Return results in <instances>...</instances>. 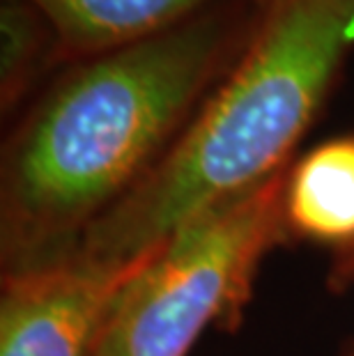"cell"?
Segmentation results:
<instances>
[{"instance_id": "cell-2", "label": "cell", "mask_w": 354, "mask_h": 356, "mask_svg": "<svg viewBox=\"0 0 354 356\" xmlns=\"http://www.w3.org/2000/svg\"><path fill=\"white\" fill-rule=\"evenodd\" d=\"M354 51V0H260L242 56L172 147L72 248L136 267L214 204L290 168Z\"/></svg>"}, {"instance_id": "cell-9", "label": "cell", "mask_w": 354, "mask_h": 356, "mask_svg": "<svg viewBox=\"0 0 354 356\" xmlns=\"http://www.w3.org/2000/svg\"><path fill=\"white\" fill-rule=\"evenodd\" d=\"M352 356H354V354H352Z\"/></svg>"}, {"instance_id": "cell-8", "label": "cell", "mask_w": 354, "mask_h": 356, "mask_svg": "<svg viewBox=\"0 0 354 356\" xmlns=\"http://www.w3.org/2000/svg\"><path fill=\"white\" fill-rule=\"evenodd\" d=\"M334 280L338 285L354 283V246L348 248V251L338 253V260L334 267Z\"/></svg>"}, {"instance_id": "cell-3", "label": "cell", "mask_w": 354, "mask_h": 356, "mask_svg": "<svg viewBox=\"0 0 354 356\" xmlns=\"http://www.w3.org/2000/svg\"><path fill=\"white\" fill-rule=\"evenodd\" d=\"M288 170L205 209L150 253L115 297L95 356H186L209 327H235L262 257L290 234Z\"/></svg>"}, {"instance_id": "cell-7", "label": "cell", "mask_w": 354, "mask_h": 356, "mask_svg": "<svg viewBox=\"0 0 354 356\" xmlns=\"http://www.w3.org/2000/svg\"><path fill=\"white\" fill-rule=\"evenodd\" d=\"M65 67L60 37L33 0H0V111L12 115Z\"/></svg>"}, {"instance_id": "cell-4", "label": "cell", "mask_w": 354, "mask_h": 356, "mask_svg": "<svg viewBox=\"0 0 354 356\" xmlns=\"http://www.w3.org/2000/svg\"><path fill=\"white\" fill-rule=\"evenodd\" d=\"M140 267H115L74 248L5 269L0 356H95L120 290Z\"/></svg>"}, {"instance_id": "cell-6", "label": "cell", "mask_w": 354, "mask_h": 356, "mask_svg": "<svg viewBox=\"0 0 354 356\" xmlns=\"http://www.w3.org/2000/svg\"><path fill=\"white\" fill-rule=\"evenodd\" d=\"M54 21L65 65L163 33L225 0H33Z\"/></svg>"}, {"instance_id": "cell-5", "label": "cell", "mask_w": 354, "mask_h": 356, "mask_svg": "<svg viewBox=\"0 0 354 356\" xmlns=\"http://www.w3.org/2000/svg\"><path fill=\"white\" fill-rule=\"evenodd\" d=\"M285 223L338 253L354 246V134L320 143L290 165Z\"/></svg>"}, {"instance_id": "cell-1", "label": "cell", "mask_w": 354, "mask_h": 356, "mask_svg": "<svg viewBox=\"0 0 354 356\" xmlns=\"http://www.w3.org/2000/svg\"><path fill=\"white\" fill-rule=\"evenodd\" d=\"M260 0H225L60 70L14 122L0 165L5 269L60 255L161 161L242 56Z\"/></svg>"}]
</instances>
